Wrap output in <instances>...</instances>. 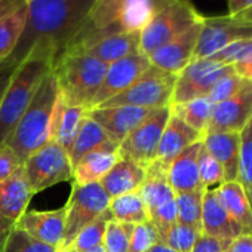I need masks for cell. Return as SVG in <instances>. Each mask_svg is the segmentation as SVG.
<instances>
[{"label":"cell","instance_id":"obj_22","mask_svg":"<svg viewBox=\"0 0 252 252\" xmlns=\"http://www.w3.org/2000/svg\"><path fill=\"white\" fill-rule=\"evenodd\" d=\"M203 135L189 125H186L181 119H178L175 114L171 113L169 120L165 126V131L162 134L158 153H156V160L160 162L168 168V165L187 147L191 144L200 141Z\"/></svg>","mask_w":252,"mask_h":252},{"label":"cell","instance_id":"obj_50","mask_svg":"<svg viewBox=\"0 0 252 252\" xmlns=\"http://www.w3.org/2000/svg\"><path fill=\"white\" fill-rule=\"evenodd\" d=\"M233 18H236L239 21H243V23H248V24H252V9H249V11H246V12L237 15V17H233Z\"/></svg>","mask_w":252,"mask_h":252},{"label":"cell","instance_id":"obj_8","mask_svg":"<svg viewBox=\"0 0 252 252\" xmlns=\"http://www.w3.org/2000/svg\"><path fill=\"white\" fill-rule=\"evenodd\" d=\"M110 200L111 199L102 190L99 183H71V193L65 205L64 237L58 249L70 246L82 228H85L89 222L108 209Z\"/></svg>","mask_w":252,"mask_h":252},{"label":"cell","instance_id":"obj_27","mask_svg":"<svg viewBox=\"0 0 252 252\" xmlns=\"http://www.w3.org/2000/svg\"><path fill=\"white\" fill-rule=\"evenodd\" d=\"M168 168L155 160L146 168V178L138 189V194L149 209V217L153 211L175 200V193L168 183Z\"/></svg>","mask_w":252,"mask_h":252},{"label":"cell","instance_id":"obj_5","mask_svg":"<svg viewBox=\"0 0 252 252\" xmlns=\"http://www.w3.org/2000/svg\"><path fill=\"white\" fill-rule=\"evenodd\" d=\"M108 65L99 60L83 54H63L52 65L60 95L67 105L85 107L98 92Z\"/></svg>","mask_w":252,"mask_h":252},{"label":"cell","instance_id":"obj_4","mask_svg":"<svg viewBox=\"0 0 252 252\" xmlns=\"http://www.w3.org/2000/svg\"><path fill=\"white\" fill-rule=\"evenodd\" d=\"M54 61L42 55L27 57L12 73L11 82L0 102V146L14 131L30 105L42 80L51 73Z\"/></svg>","mask_w":252,"mask_h":252},{"label":"cell","instance_id":"obj_12","mask_svg":"<svg viewBox=\"0 0 252 252\" xmlns=\"http://www.w3.org/2000/svg\"><path fill=\"white\" fill-rule=\"evenodd\" d=\"M242 39H252V24L239 21L227 14L203 17L193 60L211 58L230 43Z\"/></svg>","mask_w":252,"mask_h":252},{"label":"cell","instance_id":"obj_21","mask_svg":"<svg viewBox=\"0 0 252 252\" xmlns=\"http://www.w3.org/2000/svg\"><path fill=\"white\" fill-rule=\"evenodd\" d=\"M203 144L202 140L187 147L184 152H181L169 165L166 171L168 183L172 187L174 193H189L196 190H205L202 187L200 178H199V153L202 150Z\"/></svg>","mask_w":252,"mask_h":252},{"label":"cell","instance_id":"obj_28","mask_svg":"<svg viewBox=\"0 0 252 252\" xmlns=\"http://www.w3.org/2000/svg\"><path fill=\"white\" fill-rule=\"evenodd\" d=\"M86 114L85 107H71L67 105L61 95L58 96L51 128V140H55L67 153L77 135L80 123Z\"/></svg>","mask_w":252,"mask_h":252},{"label":"cell","instance_id":"obj_51","mask_svg":"<svg viewBox=\"0 0 252 252\" xmlns=\"http://www.w3.org/2000/svg\"><path fill=\"white\" fill-rule=\"evenodd\" d=\"M85 252H107V251H105L104 245H98V246H94V248H91V249H88Z\"/></svg>","mask_w":252,"mask_h":252},{"label":"cell","instance_id":"obj_37","mask_svg":"<svg viewBox=\"0 0 252 252\" xmlns=\"http://www.w3.org/2000/svg\"><path fill=\"white\" fill-rule=\"evenodd\" d=\"M135 224L110 220L105 227L102 245L107 252H129V243Z\"/></svg>","mask_w":252,"mask_h":252},{"label":"cell","instance_id":"obj_47","mask_svg":"<svg viewBox=\"0 0 252 252\" xmlns=\"http://www.w3.org/2000/svg\"><path fill=\"white\" fill-rule=\"evenodd\" d=\"M14 227H15V224L11 220H8L6 217L0 214V252L3 251V246H5Z\"/></svg>","mask_w":252,"mask_h":252},{"label":"cell","instance_id":"obj_7","mask_svg":"<svg viewBox=\"0 0 252 252\" xmlns=\"http://www.w3.org/2000/svg\"><path fill=\"white\" fill-rule=\"evenodd\" d=\"M177 74L166 73L153 65L128 89L114 95L99 107L129 105L147 110H158L171 105Z\"/></svg>","mask_w":252,"mask_h":252},{"label":"cell","instance_id":"obj_43","mask_svg":"<svg viewBox=\"0 0 252 252\" xmlns=\"http://www.w3.org/2000/svg\"><path fill=\"white\" fill-rule=\"evenodd\" d=\"M21 166L23 162L9 146H6L5 143L0 146V184L14 175Z\"/></svg>","mask_w":252,"mask_h":252},{"label":"cell","instance_id":"obj_2","mask_svg":"<svg viewBox=\"0 0 252 252\" xmlns=\"http://www.w3.org/2000/svg\"><path fill=\"white\" fill-rule=\"evenodd\" d=\"M166 2L169 0H96L89 18L67 48L113 33H141Z\"/></svg>","mask_w":252,"mask_h":252},{"label":"cell","instance_id":"obj_15","mask_svg":"<svg viewBox=\"0 0 252 252\" xmlns=\"http://www.w3.org/2000/svg\"><path fill=\"white\" fill-rule=\"evenodd\" d=\"M252 116V82H248L236 95L214 105L212 117L205 134L240 132Z\"/></svg>","mask_w":252,"mask_h":252},{"label":"cell","instance_id":"obj_29","mask_svg":"<svg viewBox=\"0 0 252 252\" xmlns=\"http://www.w3.org/2000/svg\"><path fill=\"white\" fill-rule=\"evenodd\" d=\"M215 190L228 215L242 227L243 233L252 234V208L242 186L237 181H225Z\"/></svg>","mask_w":252,"mask_h":252},{"label":"cell","instance_id":"obj_25","mask_svg":"<svg viewBox=\"0 0 252 252\" xmlns=\"http://www.w3.org/2000/svg\"><path fill=\"white\" fill-rule=\"evenodd\" d=\"M33 197V191L21 166L14 175L0 184V214L11 220L14 224L27 211Z\"/></svg>","mask_w":252,"mask_h":252},{"label":"cell","instance_id":"obj_10","mask_svg":"<svg viewBox=\"0 0 252 252\" xmlns=\"http://www.w3.org/2000/svg\"><path fill=\"white\" fill-rule=\"evenodd\" d=\"M171 116V105L153 110L146 120L119 144V158L147 168L156 160L158 147Z\"/></svg>","mask_w":252,"mask_h":252},{"label":"cell","instance_id":"obj_30","mask_svg":"<svg viewBox=\"0 0 252 252\" xmlns=\"http://www.w3.org/2000/svg\"><path fill=\"white\" fill-rule=\"evenodd\" d=\"M111 140L107 137V134L102 131L101 126L85 114V117L80 123V128L77 131V135L68 150V158H70L71 166L74 168L86 155L105 146Z\"/></svg>","mask_w":252,"mask_h":252},{"label":"cell","instance_id":"obj_39","mask_svg":"<svg viewBox=\"0 0 252 252\" xmlns=\"http://www.w3.org/2000/svg\"><path fill=\"white\" fill-rule=\"evenodd\" d=\"M2 252H58V249L36 240L24 230L14 227Z\"/></svg>","mask_w":252,"mask_h":252},{"label":"cell","instance_id":"obj_31","mask_svg":"<svg viewBox=\"0 0 252 252\" xmlns=\"http://www.w3.org/2000/svg\"><path fill=\"white\" fill-rule=\"evenodd\" d=\"M209 60L231 65L237 76L252 82V39L236 40Z\"/></svg>","mask_w":252,"mask_h":252},{"label":"cell","instance_id":"obj_45","mask_svg":"<svg viewBox=\"0 0 252 252\" xmlns=\"http://www.w3.org/2000/svg\"><path fill=\"white\" fill-rule=\"evenodd\" d=\"M225 252H252V234L242 233L228 243Z\"/></svg>","mask_w":252,"mask_h":252},{"label":"cell","instance_id":"obj_18","mask_svg":"<svg viewBox=\"0 0 252 252\" xmlns=\"http://www.w3.org/2000/svg\"><path fill=\"white\" fill-rule=\"evenodd\" d=\"M17 228L24 230L33 239L60 248L65 227V206L54 211H26L15 222Z\"/></svg>","mask_w":252,"mask_h":252},{"label":"cell","instance_id":"obj_52","mask_svg":"<svg viewBox=\"0 0 252 252\" xmlns=\"http://www.w3.org/2000/svg\"><path fill=\"white\" fill-rule=\"evenodd\" d=\"M58 252H79V251L70 245V246H67V248H64V249H58Z\"/></svg>","mask_w":252,"mask_h":252},{"label":"cell","instance_id":"obj_19","mask_svg":"<svg viewBox=\"0 0 252 252\" xmlns=\"http://www.w3.org/2000/svg\"><path fill=\"white\" fill-rule=\"evenodd\" d=\"M29 0H0V65L17 48L27 24Z\"/></svg>","mask_w":252,"mask_h":252},{"label":"cell","instance_id":"obj_35","mask_svg":"<svg viewBox=\"0 0 252 252\" xmlns=\"http://www.w3.org/2000/svg\"><path fill=\"white\" fill-rule=\"evenodd\" d=\"M205 190L175 194L177 220L180 224L190 225L202 233V203Z\"/></svg>","mask_w":252,"mask_h":252},{"label":"cell","instance_id":"obj_38","mask_svg":"<svg viewBox=\"0 0 252 252\" xmlns=\"http://www.w3.org/2000/svg\"><path fill=\"white\" fill-rule=\"evenodd\" d=\"M202 233L190 225L177 222L160 236V242L177 252H191L197 237Z\"/></svg>","mask_w":252,"mask_h":252},{"label":"cell","instance_id":"obj_14","mask_svg":"<svg viewBox=\"0 0 252 252\" xmlns=\"http://www.w3.org/2000/svg\"><path fill=\"white\" fill-rule=\"evenodd\" d=\"M140 52V33H113L67 48L63 54H83L110 65L125 57ZM61 54V55H63ZM141 54V52H140Z\"/></svg>","mask_w":252,"mask_h":252},{"label":"cell","instance_id":"obj_32","mask_svg":"<svg viewBox=\"0 0 252 252\" xmlns=\"http://www.w3.org/2000/svg\"><path fill=\"white\" fill-rule=\"evenodd\" d=\"M214 111V102L208 96L194 98L191 101L171 105V113L175 114L178 119H181L186 125L194 131L205 135L206 128L211 122Z\"/></svg>","mask_w":252,"mask_h":252},{"label":"cell","instance_id":"obj_33","mask_svg":"<svg viewBox=\"0 0 252 252\" xmlns=\"http://www.w3.org/2000/svg\"><path fill=\"white\" fill-rule=\"evenodd\" d=\"M110 212L114 220L129 224H143L150 221L149 209L138 191L122 194L110 200Z\"/></svg>","mask_w":252,"mask_h":252},{"label":"cell","instance_id":"obj_13","mask_svg":"<svg viewBox=\"0 0 252 252\" xmlns=\"http://www.w3.org/2000/svg\"><path fill=\"white\" fill-rule=\"evenodd\" d=\"M150 60L147 55L143 54H134L129 57H125L113 64L108 65L107 73L104 76V80L95 94L91 108H96L114 95L128 89L135 80H138L149 68H150Z\"/></svg>","mask_w":252,"mask_h":252},{"label":"cell","instance_id":"obj_20","mask_svg":"<svg viewBox=\"0 0 252 252\" xmlns=\"http://www.w3.org/2000/svg\"><path fill=\"white\" fill-rule=\"evenodd\" d=\"M242 233V227L228 215L220 202L217 190H205L202 203V234L231 242Z\"/></svg>","mask_w":252,"mask_h":252},{"label":"cell","instance_id":"obj_44","mask_svg":"<svg viewBox=\"0 0 252 252\" xmlns=\"http://www.w3.org/2000/svg\"><path fill=\"white\" fill-rule=\"evenodd\" d=\"M230 242L220 240L206 234H200L191 249V252H225Z\"/></svg>","mask_w":252,"mask_h":252},{"label":"cell","instance_id":"obj_16","mask_svg":"<svg viewBox=\"0 0 252 252\" xmlns=\"http://www.w3.org/2000/svg\"><path fill=\"white\" fill-rule=\"evenodd\" d=\"M152 111L153 110L129 105L96 107L86 110V116L101 126L102 131L113 143L120 144L143 120L147 119Z\"/></svg>","mask_w":252,"mask_h":252},{"label":"cell","instance_id":"obj_11","mask_svg":"<svg viewBox=\"0 0 252 252\" xmlns=\"http://www.w3.org/2000/svg\"><path fill=\"white\" fill-rule=\"evenodd\" d=\"M228 73H233L231 65L209 58L191 60V63L177 74L171 105L183 104L200 96H208L215 82Z\"/></svg>","mask_w":252,"mask_h":252},{"label":"cell","instance_id":"obj_46","mask_svg":"<svg viewBox=\"0 0 252 252\" xmlns=\"http://www.w3.org/2000/svg\"><path fill=\"white\" fill-rule=\"evenodd\" d=\"M225 3H227L228 17H237L252 9V0H225Z\"/></svg>","mask_w":252,"mask_h":252},{"label":"cell","instance_id":"obj_17","mask_svg":"<svg viewBox=\"0 0 252 252\" xmlns=\"http://www.w3.org/2000/svg\"><path fill=\"white\" fill-rule=\"evenodd\" d=\"M202 21L149 55L150 64L171 74H178L180 71H183L194 57L196 45L202 30Z\"/></svg>","mask_w":252,"mask_h":252},{"label":"cell","instance_id":"obj_41","mask_svg":"<svg viewBox=\"0 0 252 252\" xmlns=\"http://www.w3.org/2000/svg\"><path fill=\"white\" fill-rule=\"evenodd\" d=\"M249 80L242 79L240 76H237L234 71L228 73L225 76H222L221 79H218L215 82V85L212 86V89L208 94V98L215 104L222 102L228 98H231L233 95H236Z\"/></svg>","mask_w":252,"mask_h":252},{"label":"cell","instance_id":"obj_42","mask_svg":"<svg viewBox=\"0 0 252 252\" xmlns=\"http://www.w3.org/2000/svg\"><path fill=\"white\" fill-rule=\"evenodd\" d=\"M159 242L160 239L158 228L152 221L135 224L129 243V252H147L152 246H155Z\"/></svg>","mask_w":252,"mask_h":252},{"label":"cell","instance_id":"obj_36","mask_svg":"<svg viewBox=\"0 0 252 252\" xmlns=\"http://www.w3.org/2000/svg\"><path fill=\"white\" fill-rule=\"evenodd\" d=\"M110 220H113V215H111L110 208H108L105 212H102L98 218H95L92 222H89L85 228H82L79 231V234L76 236L71 246L76 248L79 252H85L94 246L102 245L105 227H107V222Z\"/></svg>","mask_w":252,"mask_h":252},{"label":"cell","instance_id":"obj_1","mask_svg":"<svg viewBox=\"0 0 252 252\" xmlns=\"http://www.w3.org/2000/svg\"><path fill=\"white\" fill-rule=\"evenodd\" d=\"M95 3L96 0H29L23 36L0 67L17 68L30 55L48 57L55 63L80 32Z\"/></svg>","mask_w":252,"mask_h":252},{"label":"cell","instance_id":"obj_49","mask_svg":"<svg viewBox=\"0 0 252 252\" xmlns=\"http://www.w3.org/2000/svg\"><path fill=\"white\" fill-rule=\"evenodd\" d=\"M147 252H177V251H174V249H171L169 246H166V245H163L162 242H159V243H156L155 246H152Z\"/></svg>","mask_w":252,"mask_h":252},{"label":"cell","instance_id":"obj_6","mask_svg":"<svg viewBox=\"0 0 252 252\" xmlns=\"http://www.w3.org/2000/svg\"><path fill=\"white\" fill-rule=\"evenodd\" d=\"M203 20V14L191 0H169L140 33V52L152 55L155 51Z\"/></svg>","mask_w":252,"mask_h":252},{"label":"cell","instance_id":"obj_40","mask_svg":"<svg viewBox=\"0 0 252 252\" xmlns=\"http://www.w3.org/2000/svg\"><path fill=\"white\" fill-rule=\"evenodd\" d=\"M197 166H199V178H200L202 187L205 190H209L214 186H220L224 183L222 166L205 150V147H202V150L199 153Z\"/></svg>","mask_w":252,"mask_h":252},{"label":"cell","instance_id":"obj_3","mask_svg":"<svg viewBox=\"0 0 252 252\" xmlns=\"http://www.w3.org/2000/svg\"><path fill=\"white\" fill-rule=\"evenodd\" d=\"M58 96V83L51 70L37 88L26 113L5 141V144L17 153L23 165L32 153L51 140L52 117Z\"/></svg>","mask_w":252,"mask_h":252},{"label":"cell","instance_id":"obj_9","mask_svg":"<svg viewBox=\"0 0 252 252\" xmlns=\"http://www.w3.org/2000/svg\"><path fill=\"white\" fill-rule=\"evenodd\" d=\"M23 168L33 194L58 183L73 181V166L68 153L55 140H49L43 147L32 153Z\"/></svg>","mask_w":252,"mask_h":252},{"label":"cell","instance_id":"obj_23","mask_svg":"<svg viewBox=\"0 0 252 252\" xmlns=\"http://www.w3.org/2000/svg\"><path fill=\"white\" fill-rule=\"evenodd\" d=\"M205 150L222 166L224 183L237 180L240 132L205 134L202 138Z\"/></svg>","mask_w":252,"mask_h":252},{"label":"cell","instance_id":"obj_48","mask_svg":"<svg viewBox=\"0 0 252 252\" xmlns=\"http://www.w3.org/2000/svg\"><path fill=\"white\" fill-rule=\"evenodd\" d=\"M15 68H9V67H0V102H2V98L5 95V91L11 82L12 73Z\"/></svg>","mask_w":252,"mask_h":252},{"label":"cell","instance_id":"obj_34","mask_svg":"<svg viewBox=\"0 0 252 252\" xmlns=\"http://www.w3.org/2000/svg\"><path fill=\"white\" fill-rule=\"evenodd\" d=\"M245 190L251 208H252V116L240 131V150H239V168L237 180Z\"/></svg>","mask_w":252,"mask_h":252},{"label":"cell","instance_id":"obj_26","mask_svg":"<svg viewBox=\"0 0 252 252\" xmlns=\"http://www.w3.org/2000/svg\"><path fill=\"white\" fill-rule=\"evenodd\" d=\"M119 160V144L110 141L105 146L86 155L73 168V181L76 184L99 183L101 178Z\"/></svg>","mask_w":252,"mask_h":252},{"label":"cell","instance_id":"obj_24","mask_svg":"<svg viewBox=\"0 0 252 252\" xmlns=\"http://www.w3.org/2000/svg\"><path fill=\"white\" fill-rule=\"evenodd\" d=\"M144 178L146 168L135 162L119 158L114 166L101 178L99 186L110 199H114L122 194L138 191Z\"/></svg>","mask_w":252,"mask_h":252}]
</instances>
